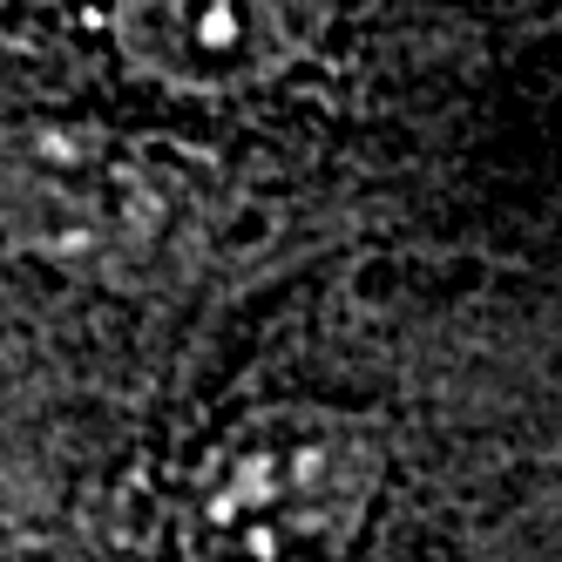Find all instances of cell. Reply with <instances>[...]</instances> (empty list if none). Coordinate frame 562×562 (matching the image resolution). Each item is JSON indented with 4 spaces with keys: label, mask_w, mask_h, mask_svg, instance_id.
Here are the masks:
<instances>
[{
    "label": "cell",
    "mask_w": 562,
    "mask_h": 562,
    "mask_svg": "<svg viewBox=\"0 0 562 562\" xmlns=\"http://www.w3.org/2000/svg\"><path fill=\"white\" fill-rule=\"evenodd\" d=\"M333 0H115L123 48L177 89H245L292 68Z\"/></svg>",
    "instance_id": "cell-3"
},
{
    "label": "cell",
    "mask_w": 562,
    "mask_h": 562,
    "mask_svg": "<svg viewBox=\"0 0 562 562\" xmlns=\"http://www.w3.org/2000/svg\"><path fill=\"white\" fill-rule=\"evenodd\" d=\"M386 448L339 407H265L204 461L190 562H339L380 502Z\"/></svg>",
    "instance_id": "cell-1"
},
{
    "label": "cell",
    "mask_w": 562,
    "mask_h": 562,
    "mask_svg": "<svg viewBox=\"0 0 562 562\" xmlns=\"http://www.w3.org/2000/svg\"><path fill=\"white\" fill-rule=\"evenodd\" d=\"M170 156L109 123H27L0 136V237L82 285H149L183 237Z\"/></svg>",
    "instance_id": "cell-2"
}]
</instances>
